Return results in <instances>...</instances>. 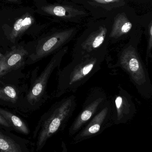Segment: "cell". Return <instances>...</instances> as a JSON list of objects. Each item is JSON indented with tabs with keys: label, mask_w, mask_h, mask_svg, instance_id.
Returning a JSON list of instances; mask_svg holds the SVG:
<instances>
[{
	"label": "cell",
	"mask_w": 152,
	"mask_h": 152,
	"mask_svg": "<svg viewBox=\"0 0 152 152\" xmlns=\"http://www.w3.org/2000/svg\"><path fill=\"white\" fill-rule=\"evenodd\" d=\"M0 115H3L9 122L13 130L24 135H28L30 134L29 127L25 121L19 116L11 111L2 108H0Z\"/></svg>",
	"instance_id": "7c38bea8"
},
{
	"label": "cell",
	"mask_w": 152,
	"mask_h": 152,
	"mask_svg": "<svg viewBox=\"0 0 152 152\" xmlns=\"http://www.w3.org/2000/svg\"><path fill=\"white\" fill-rule=\"evenodd\" d=\"M7 134L0 130V152H23L19 144Z\"/></svg>",
	"instance_id": "4fadbf2b"
},
{
	"label": "cell",
	"mask_w": 152,
	"mask_h": 152,
	"mask_svg": "<svg viewBox=\"0 0 152 152\" xmlns=\"http://www.w3.org/2000/svg\"><path fill=\"white\" fill-rule=\"evenodd\" d=\"M61 147H62V151H61V152H68V150H67L66 145L64 141H62V145H61Z\"/></svg>",
	"instance_id": "ffe728a7"
},
{
	"label": "cell",
	"mask_w": 152,
	"mask_h": 152,
	"mask_svg": "<svg viewBox=\"0 0 152 152\" xmlns=\"http://www.w3.org/2000/svg\"><path fill=\"white\" fill-rule=\"evenodd\" d=\"M76 105L75 96H71L53 104L42 115L33 132L35 152H40L49 139L65 129Z\"/></svg>",
	"instance_id": "6da1fadb"
},
{
	"label": "cell",
	"mask_w": 152,
	"mask_h": 152,
	"mask_svg": "<svg viewBox=\"0 0 152 152\" xmlns=\"http://www.w3.org/2000/svg\"><path fill=\"white\" fill-rule=\"evenodd\" d=\"M108 108L105 107L95 115L76 135L71 141L72 145L77 144L96 135L101 130L108 113Z\"/></svg>",
	"instance_id": "9c48e42d"
},
{
	"label": "cell",
	"mask_w": 152,
	"mask_h": 152,
	"mask_svg": "<svg viewBox=\"0 0 152 152\" xmlns=\"http://www.w3.org/2000/svg\"><path fill=\"white\" fill-rule=\"evenodd\" d=\"M88 3L92 7H100L108 10L123 7L126 4L123 0H93Z\"/></svg>",
	"instance_id": "9a60e30c"
},
{
	"label": "cell",
	"mask_w": 152,
	"mask_h": 152,
	"mask_svg": "<svg viewBox=\"0 0 152 152\" xmlns=\"http://www.w3.org/2000/svg\"><path fill=\"white\" fill-rule=\"evenodd\" d=\"M132 27V24L129 21L125 14L124 13L118 14L114 18L110 37L119 38L129 33Z\"/></svg>",
	"instance_id": "8fae6325"
},
{
	"label": "cell",
	"mask_w": 152,
	"mask_h": 152,
	"mask_svg": "<svg viewBox=\"0 0 152 152\" xmlns=\"http://www.w3.org/2000/svg\"><path fill=\"white\" fill-rule=\"evenodd\" d=\"M32 12L33 10H21L19 15L18 11V15H15V18H9L7 23L2 25L4 34L8 40L15 43L19 37L28 32L33 25L36 26L35 18Z\"/></svg>",
	"instance_id": "277c9868"
},
{
	"label": "cell",
	"mask_w": 152,
	"mask_h": 152,
	"mask_svg": "<svg viewBox=\"0 0 152 152\" xmlns=\"http://www.w3.org/2000/svg\"><path fill=\"white\" fill-rule=\"evenodd\" d=\"M27 91L11 85L2 87L0 91V104L18 113Z\"/></svg>",
	"instance_id": "30bf717a"
},
{
	"label": "cell",
	"mask_w": 152,
	"mask_h": 152,
	"mask_svg": "<svg viewBox=\"0 0 152 152\" xmlns=\"http://www.w3.org/2000/svg\"><path fill=\"white\" fill-rule=\"evenodd\" d=\"M21 54L22 53H20V52L13 53L10 56L9 58L8 59H7V62L3 61L4 64H1V65H3V66L1 67V73L3 72V70L4 71L6 70V67L7 65V69L9 67H12L16 65L18 62H20L22 60L23 57Z\"/></svg>",
	"instance_id": "2e32d148"
},
{
	"label": "cell",
	"mask_w": 152,
	"mask_h": 152,
	"mask_svg": "<svg viewBox=\"0 0 152 152\" xmlns=\"http://www.w3.org/2000/svg\"><path fill=\"white\" fill-rule=\"evenodd\" d=\"M115 106L117 110V116L118 118H121L123 116L124 112H126L127 110V102L122 97L118 96L115 99Z\"/></svg>",
	"instance_id": "e0dca14e"
},
{
	"label": "cell",
	"mask_w": 152,
	"mask_h": 152,
	"mask_svg": "<svg viewBox=\"0 0 152 152\" xmlns=\"http://www.w3.org/2000/svg\"><path fill=\"white\" fill-rule=\"evenodd\" d=\"M121 66L130 75L134 82L142 85L146 81L145 71L136 50L129 46L122 52L120 58Z\"/></svg>",
	"instance_id": "5b68a950"
},
{
	"label": "cell",
	"mask_w": 152,
	"mask_h": 152,
	"mask_svg": "<svg viewBox=\"0 0 152 152\" xmlns=\"http://www.w3.org/2000/svg\"><path fill=\"white\" fill-rule=\"evenodd\" d=\"M66 51V49L64 48L53 57L43 75H41L32 88L26 93L18 113L27 116L39 110L46 102L48 98L45 91L47 79L54 68L58 66Z\"/></svg>",
	"instance_id": "3957f363"
},
{
	"label": "cell",
	"mask_w": 152,
	"mask_h": 152,
	"mask_svg": "<svg viewBox=\"0 0 152 152\" xmlns=\"http://www.w3.org/2000/svg\"><path fill=\"white\" fill-rule=\"evenodd\" d=\"M148 34H149V39H148L147 50V57H148V55L152 49V21L150 23L148 27Z\"/></svg>",
	"instance_id": "d6986e66"
},
{
	"label": "cell",
	"mask_w": 152,
	"mask_h": 152,
	"mask_svg": "<svg viewBox=\"0 0 152 152\" xmlns=\"http://www.w3.org/2000/svg\"><path fill=\"white\" fill-rule=\"evenodd\" d=\"M75 34V29L61 32L56 33L43 39V43H39L34 54L30 56L32 61H35L50 54L69 40L72 39Z\"/></svg>",
	"instance_id": "ba28073f"
},
{
	"label": "cell",
	"mask_w": 152,
	"mask_h": 152,
	"mask_svg": "<svg viewBox=\"0 0 152 152\" xmlns=\"http://www.w3.org/2000/svg\"><path fill=\"white\" fill-rule=\"evenodd\" d=\"M104 98L101 97L92 99L88 97L83 104L81 110L75 119L68 130V135L74 137L93 118Z\"/></svg>",
	"instance_id": "52a82bcc"
},
{
	"label": "cell",
	"mask_w": 152,
	"mask_h": 152,
	"mask_svg": "<svg viewBox=\"0 0 152 152\" xmlns=\"http://www.w3.org/2000/svg\"><path fill=\"white\" fill-rule=\"evenodd\" d=\"M107 33V29L104 26H99L88 34L83 32L75 46L74 56H91V52L103 44Z\"/></svg>",
	"instance_id": "8992f818"
},
{
	"label": "cell",
	"mask_w": 152,
	"mask_h": 152,
	"mask_svg": "<svg viewBox=\"0 0 152 152\" xmlns=\"http://www.w3.org/2000/svg\"><path fill=\"white\" fill-rule=\"evenodd\" d=\"M72 8L69 6L52 5L41 7V10H43L44 12H47V14L50 15L70 19H72V18L66 14V11H68Z\"/></svg>",
	"instance_id": "5bb4252c"
},
{
	"label": "cell",
	"mask_w": 152,
	"mask_h": 152,
	"mask_svg": "<svg viewBox=\"0 0 152 152\" xmlns=\"http://www.w3.org/2000/svg\"><path fill=\"white\" fill-rule=\"evenodd\" d=\"M0 124L1 127H3L7 130H13L9 122L1 115H0Z\"/></svg>",
	"instance_id": "ac0fdd59"
},
{
	"label": "cell",
	"mask_w": 152,
	"mask_h": 152,
	"mask_svg": "<svg viewBox=\"0 0 152 152\" xmlns=\"http://www.w3.org/2000/svg\"><path fill=\"white\" fill-rule=\"evenodd\" d=\"M74 58L59 72L57 89L52 97H59L67 92L76 91L86 82L96 64V58L91 56H76Z\"/></svg>",
	"instance_id": "7a4b0ae2"
}]
</instances>
